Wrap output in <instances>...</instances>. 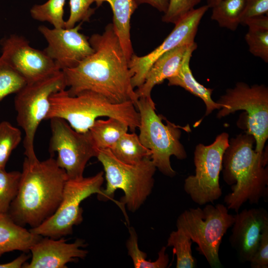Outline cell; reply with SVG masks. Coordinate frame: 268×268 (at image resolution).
I'll list each match as a JSON object with an SVG mask.
<instances>
[{"label": "cell", "mask_w": 268, "mask_h": 268, "mask_svg": "<svg viewBox=\"0 0 268 268\" xmlns=\"http://www.w3.org/2000/svg\"><path fill=\"white\" fill-rule=\"evenodd\" d=\"M88 40L94 53L76 67L62 70L68 94L74 96L89 90L112 103L130 101L136 106L138 97L132 85L129 61L112 23Z\"/></svg>", "instance_id": "cell-1"}, {"label": "cell", "mask_w": 268, "mask_h": 268, "mask_svg": "<svg viewBox=\"0 0 268 268\" xmlns=\"http://www.w3.org/2000/svg\"><path fill=\"white\" fill-rule=\"evenodd\" d=\"M68 179L53 157L43 161L25 157L18 192L8 214L21 226H38L58 208Z\"/></svg>", "instance_id": "cell-2"}, {"label": "cell", "mask_w": 268, "mask_h": 268, "mask_svg": "<svg viewBox=\"0 0 268 268\" xmlns=\"http://www.w3.org/2000/svg\"><path fill=\"white\" fill-rule=\"evenodd\" d=\"M254 137L246 133L229 141L223 156L224 180L232 185L231 192L224 197L228 209L238 212L246 202L258 204L268 195L267 153L253 149Z\"/></svg>", "instance_id": "cell-3"}, {"label": "cell", "mask_w": 268, "mask_h": 268, "mask_svg": "<svg viewBox=\"0 0 268 268\" xmlns=\"http://www.w3.org/2000/svg\"><path fill=\"white\" fill-rule=\"evenodd\" d=\"M50 102L46 120L63 119L79 133L88 132L101 117L117 119L126 124L132 132L139 126V113L134 104L130 101L115 104L91 91L85 90L71 96L64 89L53 93Z\"/></svg>", "instance_id": "cell-4"}, {"label": "cell", "mask_w": 268, "mask_h": 268, "mask_svg": "<svg viewBox=\"0 0 268 268\" xmlns=\"http://www.w3.org/2000/svg\"><path fill=\"white\" fill-rule=\"evenodd\" d=\"M96 157L103 165L107 182L99 198L112 200L116 191L120 189L124 193L120 202L122 206L126 204L132 212L138 209L154 186L156 168L150 157L135 164H129L116 158L109 149H99Z\"/></svg>", "instance_id": "cell-5"}, {"label": "cell", "mask_w": 268, "mask_h": 268, "mask_svg": "<svg viewBox=\"0 0 268 268\" xmlns=\"http://www.w3.org/2000/svg\"><path fill=\"white\" fill-rule=\"evenodd\" d=\"M155 105L150 98L139 97L136 107L140 116L138 135L141 143L151 151L150 158L156 168L164 175L172 177L176 172L172 168L170 157L179 159L187 157V153L180 141L182 127L167 121L155 112Z\"/></svg>", "instance_id": "cell-6"}, {"label": "cell", "mask_w": 268, "mask_h": 268, "mask_svg": "<svg viewBox=\"0 0 268 268\" xmlns=\"http://www.w3.org/2000/svg\"><path fill=\"white\" fill-rule=\"evenodd\" d=\"M234 221L227 206L208 204L203 208H190L178 217L177 229L183 231L196 243V250L212 268L222 267L219 250L223 237Z\"/></svg>", "instance_id": "cell-7"}, {"label": "cell", "mask_w": 268, "mask_h": 268, "mask_svg": "<svg viewBox=\"0 0 268 268\" xmlns=\"http://www.w3.org/2000/svg\"><path fill=\"white\" fill-rule=\"evenodd\" d=\"M67 85L62 70L40 79L27 82L15 93L14 105L16 121L24 133L23 147L26 157H37L34 140L37 129L46 120L50 107V97L66 89Z\"/></svg>", "instance_id": "cell-8"}, {"label": "cell", "mask_w": 268, "mask_h": 268, "mask_svg": "<svg viewBox=\"0 0 268 268\" xmlns=\"http://www.w3.org/2000/svg\"><path fill=\"white\" fill-rule=\"evenodd\" d=\"M104 172L83 176L76 179H68L65 184L62 201L54 213L42 224L30 231L42 237L54 239L71 234L73 227L83 220L82 201L94 194H102Z\"/></svg>", "instance_id": "cell-9"}, {"label": "cell", "mask_w": 268, "mask_h": 268, "mask_svg": "<svg viewBox=\"0 0 268 268\" xmlns=\"http://www.w3.org/2000/svg\"><path fill=\"white\" fill-rule=\"evenodd\" d=\"M221 106L217 114L221 118L238 110L247 112V133L255 138V150L263 152L268 138V88L265 85L251 86L239 82L232 88L226 90L216 102Z\"/></svg>", "instance_id": "cell-10"}, {"label": "cell", "mask_w": 268, "mask_h": 268, "mask_svg": "<svg viewBox=\"0 0 268 268\" xmlns=\"http://www.w3.org/2000/svg\"><path fill=\"white\" fill-rule=\"evenodd\" d=\"M229 135L223 133L208 145L198 144L194 152L195 174L188 176L185 191L196 203L202 205L213 203L221 196L219 175L222 169L223 154L229 146Z\"/></svg>", "instance_id": "cell-11"}, {"label": "cell", "mask_w": 268, "mask_h": 268, "mask_svg": "<svg viewBox=\"0 0 268 268\" xmlns=\"http://www.w3.org/2000/svg\"><path fill=\"white\" fill-rule=\"evenodd\" d=\"M50 120V152L57 153L56 162L65 171L68 179L83 177L87 162L91 158L96 157L99 150L89 131L78 132L61 118H53Z\"/></svg>", "instance_id": "cell-12"}, {"label": "cell", "mask_w": 268, "mask_h": 268, "mask_svg": "<svg viewBox=\"0 0 268 268\" xmlns=\"http://www.w3.org/2000/svg\"><path fill=\"white\" fill-rule=\"evenodd\" d=\"M208 8L206 4L188 13L175 24L174 29L163 42L150 53L140 57L134 54L132 55L128 66L134 88L143 84L150 67L160 56L176 47L195 42L200 21Z\"/></svg>", "instance_id": "cell-13"}, {"label": "cell", "mask_w": 268, "mask_h": 268, "mask_svg": "<svg viewBox=\"0 0 268 268\" xmlns=\"http://www.w3.org/2000/svg\"><path fill=\"white\" fill-rule=\"evenodd\" d=\"M1 57L27 82L34 81L60 70L43 51L32 47L24 37L11 34L0 41Z\"/></svg>", "instance_id": "cell-14"}, {"label": "cell", "mask_w": 268, "mask_h": 268, "mask_svg": "<svg viewBox=\"0 0 268 268\" xmlns=\"http://www.w3.org/2000/svg\"><path fill=\"white\" fill-rule=\"evenodd\" d=\"M82 23L71 28L38 27L48 44L43 51L61 70L76 67L94 52L89 38L79 32Z\"/></svg>", "instance_id": "cell-15"}, {"label": "cell", "mask_w": 268, "mask_h": 268, "mask_svg": "<svg viewBox=\"0 0 268 268\" xmlns=\"http://www.w3.org/2000/svg\"><path fill=\"white\" fill-rule=\"evenodd\" d=\"M229 242L240 260L250 262L259 246L264 229L268 226V213L263 208L245 209L235 215Z\"/></svg>", "instance_id": "cell-16"}, {"label": "cell", "mask_w": 268, "mask_h": 268, "mask_svg": "<svg viewBox=\"0 0 268 268\" xmlns=\"http://www.w3.org/2000/svg\"><path fill=\"white\" fill-rule=\"evenodd\" d=\"M85 244L80 239L67 243L64 237L54 239L45 237L34 244L30 251L32 259L25 263L24 268H66L67 264L84 258L88 252L83 249Z\"/></svg>", "instance_id": "cell-17"}, {"label": "cell", "mask_w": 268, "mask_h": 268, "mask_svg": "<svg viewBox=\"0 0 268 268\" xmlns=\"http://www.w3.org/2000/svg\"><path fill=\"white\" fill-rule=\"evenodd\" d=\"M193 43L176 47L157 58L149 69L143 84L135 90L138 97L151 98V92L155 85L176 75L187 51Z\"/></svg>", "instance_id": "cell-18"}, {"label": "cell", "mask_w": 268, "mask_h": 268, "mask_svg": "<svg viewBox=\"0 0 268 268\" xmlns=\"http://www.w3.org/2000/svg\"><path fill=\"white\" fill-rule=\"evenodd\" d=\"M42 237L15 222L7 213H0V257L13 251L28 252Z\"/></svg>", "instance_id": "cell-19"}, {"label": "cell", "mask_w": 268, "mask_h": 268, "mask_svg": "<svg viewBox=\"0 0 268 268\" xmlns=\"http://www.w3.org/2000/svg\"><path fill=\"white\" fill-rule=\"evenodd\" d=\"M196 42L191 45L184 57L181 68L175 76L167 79L169 86H178L184 88L192 94L203 100L206 106L205 115H208L215 109H220L221 106L211 98L213 89L200 84L194 77L190 67V62L193 52L197 49Z\"/></svg>", "instance_id": "cell-20"}, {"label": "cell", "mask_w": 268, "mask_h": 268, "mask_svg": "<svg viewBox=\"0 0 268 268\" xmlns=\"http://www.w3.org/2000/svg\"><path fill=\"white\" fill-rule=\"evenodd\" d=\"M108 2L113 12V25L129 61L134 54L131 39V19L138 6L135 0H95L97 7Z\"/></svg>", "instance_id": "cell-21"}, {"label": "cell", "mask_w": 268, "mask_h": 268, "mask_svg": "<svg viewBox=\"0 0 268 268\" xmlns=\"http://www.w3.org/2000/svg\"><path fill=\"white\" fill-rule=\"evenodd\" d=\"M128 129V126L123 122L110 117L107 120L97 119L89 133L98 150L110 149L127 133Z\"/></svg>", "instance_id": "cell-22"}, {"label": "cell", "mask_w": 268, "mask_h": 268, "mask_svg": "<svg viewBox=\"0 0 268 268\" xmlns=\"http://www.w3.org/2000/svg\"><path fill=\"white\" fill-rule=\"evenodd\" d=\"M244 25L248 26L245 39L249 51L255 57L268 62V15L248 19Z\"/></svg>", "instance_id": "cell-23"}, {"label": "cell", "mask_w": 268, "mask_h": 268, "mask_svg": "<svg viewBox=\"0 0 268 268\" xmlns=\"http://www.w3.org/2000/svg\"><path fill=\"white\" fill-rule=\"evenodd\" d=\"M109 149L116 158L129 164L138 163L151 154L134 132L124 134Z\"/></svg>", "instance_id": "cell-24"}, {"label": "cell", "mask_w": 268, "mask_h": 268, "mask_svg": "<svg viewBox=\"0 0 268 268\" xmlns=\"http://www.w3.org/2000/svg\"><path fill=\"white\" fill-rule=\"evenodd\" d=\"M245 0H222L212 8L211 19L221 27L235 31L241 24Z\"/></svg>", "instance_id": "cell-25"}, {"label": "cell", "mask_w": 268, "mask_h": 268, "mask_svg": "<svg viewBox=\"0 0 268 268\" xmlns=\"http://www.w3.org/2000/svg\"><path fill=\"white\" fill-rule=\"evenodd\" d=\"M130 237L126 245L128 254L131 257L135 268H165L169 259L166 253V247L163 246L158 252V258L152 262L146 260V254L140 250L138 245L137 234L133 227L129 228Z\"/></svg>", "instance_id": "cell-26"}, {"label": "cell", "mask_w": 268, "mask_h": 268, "mask_svg": "<svg viewBox=\"0 0 268 268\" xmlns=\"http://www.w3.org/2000/svg\"><path fill=\"white\" fill-rule=\"evenodd\" d=\"M193 241L183 231L177 229L170 234L167 247H173L174 254L176 256V268H194L196 261L192 255Z\"/></svg>", "instance_id": "cell-27"}, {"label": "cell", "mask_w": 268, "mask_h": 268, "mask_svg": "<svg viewBox=\"0 0 268 268\" xmlns=\"http://www.w3.org/2000/svg\"><path fill=\"white\" fill-rule=\"evenodd\" d=\"M66 0H48L34 5L30 10L33 19L51 24L54 28H65L64 7Z\"/></svg>", "instance_id": "cell-28"}, {"label": "cell", "mask_w": 268, "mask_h": 268, "mask_svg": "<svg viewBox=\"0 0 268 268\" xmlns=\"http://www.w3.org/2000/svg\"><path fill=\"white\" fill-rule=\"evenodd\" d=\"M22 140L21 132L10 122H0V169H5L12 151Z\"/></svg>", "instance_id": "cell-29"}, {"label": "cell", "mask_w": 268, "mask_h": 268, "mask_svg": "<svg viewBox=\"0 0 268 268\" xmlns=\"http://www.w3.org/2000/svg\"><path fill=\"white\" fill-rule=\"evenodd\" d=\"M21 172L0 169V213H7L18 192Z\"/></svg>", "instance_id": "cell-30"}, {"label": "cell", "mask_w": 268, "mask_h": 268, "mask_svg": "<svg viewBox=\"0 0 268 268\" xmlns=\"http://www.w3.org/2000/svg\"><path fill=\"white\" fill-rule=\"evenodd\" d=\"M27 83L25 79L0 57V102L16 93Z\"/></svg>", "instance_id": "cell-31"}, {"label": "cell", "mask_w": 268, "mask_h": 268, "mask_svg": "<svg viewBox=\"0 0 268 268\" xmlns=\"http://www.w3.org/2000/svg\"><path fill=\"white\" fill-rule=\"evenodd\" d=\"M93 2L95 0H69L70 13L65 28H72L79 22H88L94 13L95 9L90 7Z\"/></svg>", "instance_id": "cell-32"}, {"label": "cell", "mask_w": 268, "mask_h": 268, "mask_svg": "<svg viewBox=\"0 0 268 268\" xmlns=\"http://www.w3.org/2000/svg\"><path fill=\"white\" fill-rule=\"evenodd\" d=\"M201 0H169L167 10L162 21L176 24L188 13L195 9Z\"/></svg>", "instance_id": "cell-33"}, {"label": "cell", "mask_w": 268, "mask_h": 268, "mask_svg": "<svg viewBox=\"0 0 268 268\" xmlns=\"http://www.w3.org/2000/svg\"><path fill=\"white\" fill-rule=\"evenodd\" d=\"M250 263L252 268H268V226L262 231L259 246Z\"/></svg>", "instance_id": "cell-34"}, {"label": "cell", "mask_w": 268, "mask_h": 268, "mask_svg": "<svg viewBox=\"0 0 268 268\" xmlns=\"http://www.w3.org/2000/svg\"><path fill=\"white\" fill-rule=\"evenodd\" d=\"M268 15V0H245V8L242 16L241 24L249 18Z\"/></svg>", "instance_id": "cell-35"}, {"label": "cell", "mask_w": 268, "mask_h": 268, "mask_svg": "<svg viewBox=\"0 0 268 268\" xmlns=\"http://www.w3.org/2000/svg\"><path fill=\"white\" fill-rule=\"evenodd\" d=\"M138 6L148 4L160 12L165 13L167 9L169 0H135Z\"/></svg>", "instance_id": "cell-36"}, {"label": "cell", "mask_w": 268, "mask_h": 268, "mask_svg": "<svg viewBox=\"0 0 268 268\" xmlns=\"http://www.w3.org/2000/svg\"><path fill=\"white\" fill-rule=\"evenodd\" d=\"M29 257L23 254L13 261L0 264V268H21L26 263Z\"/></svg>", "instance_id": "cell-37"}, {"label": "cell", "mask_w": 268, "mask_h": 268, "mask_svg": "<svg viewBox=\"0 0 268 268\" xmlns=\"http://www.w3.org/2000/svg\"><path fill=\"white\" fill-rule=\"evenodd\" d=\"M222 0H206L207 5L209 8H212Z\"/></svg>", "instance_id": "cell-38"}]
</instances>
